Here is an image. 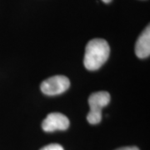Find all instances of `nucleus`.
Returning a JSON list of instances; mask_svg holds the SVG:
<instances>
[{
  "label": "nucleus",
  "mask_w": 150,
  "mask_h": 150,
  "mask_svg": "<svg viewBox=\"0 0 150 150\" xmlns=\"http://www.w3.org/2000/svg\"><path fill=\"white\" fill-rule=\"evenodd\" d=\"M40 150H64V148L61 145L57 144H52L44 146L43 149Z\"/></svg>",
  "instance_id": "obj_6"
},
{
  "label": "nucleus",
  "mask_w": 150,
  "mask_h": 150,
  "mask_svg": "<svg viewBox=\"0 0 150 150\" xmlns=\"http://www.w3.org/2000/svg\"><path fill=\"white\" fill-rule=\"evenodd\" d=\"M135 54L139 59H146L150 55V27L148 25L140 34L135 44Z\"/></svg>",
  "instance_id": "obj_5"
},
{
  "label": "nucleus",
  "mask_w": 150,
  "mask_h": 150,
  "mask_svg": "<svg viewBox=\"0 0 150 150\" xmlns=\"http://www.w3.org/2000/svg\"><path fill=\"white\" fill-rule=\"evenodd\" d=\"M102 1L103 3H105V4H108V3H110L112 0H102Z\"/></svg>",
  "instance_id": "obj_8"
},
{
  "label": "nucleus",
  "mask_w": 150,
  "mask_h": 150,
  "mask_svg": "<svg viewBox=\"0 0 150 150\" xmlns=\"http://www.w3.org/2000/svg\"><path fill=\"white\" fill-rule=\"evenodd\" d=\"M116 150H139V149L136 146H129V147H122Z\"/></svg>",
  "instance_id": "obj_7"
},
{
  "label": "nucleus",
  "mask_w": 150,
  "mask_h": 150,
  "mask_svg": "<svg viewBox=\"0 0 150 150\" xmlns=\"http://www.w3.org/2000/svg\"><path fill=\"white\" fill-rule=\"evenodd\" d=\"M69 127V120L61 112H51L43 121L42 129L45 132L66 130Z\"/></svg>",
  "instance_id": "obj_4"
},
{
  "label": "nucleus",
  "mask_w": 150,
  "mask_h": 150,
  "mask_svg": "<svg viewBox=\"0 0 150 150\" xmlns=\"http://www.w3.org/2000/svg\"><path fill=\"white\" fill-rule=\"evenodd\" d=\"M110 48L106 40L93 38L86 45L83 59L84 67L89 71H95L101 68L109 57Z\"/></svg>",
  "instance_id": "obj_1"
},
{
  "label": "nucleus",
  "mask_w": 150,
  "mask_h": 150,
  "mask_svg": "<svg viewBox=\"0 0 150 150\" xmlns=\"http://www.w3.org/2000/svg\"><path fill=\"white\" fill-rule=\"evenodd\" d=\"M110 94L105 91L96 92L88 98L90 110L87 116V120L90 124H98L102 119V109L110 102Z\"/></svg>",
  "instance_id": "obj_2"
},
{
  "label": "nucleus",
  "mask_w": 150,
  "mask_h": 150,
  "mask_svg": "<svg viewBox=\"0 0 150 150\" xmlns=\"http://www.w3.org/2000/svg\"><path fill=\"white\" fill-rule=\"evenodd\" d=\"M69 79L63 75H56L43 81L40 85L41 91L48 96L59 95L69 89Z\"/></svg>",
  "instance_id": "obj_3"
}]
</instances>
